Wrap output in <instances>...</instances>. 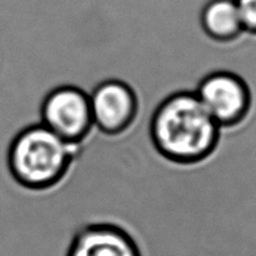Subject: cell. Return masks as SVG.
<instances>
[{"mask_svg": "<svg viewBox=\"0 0 256 256\" xmlns=\"http://www.w3.org/2000/svg\"><path fill=\"white\" fill-rule=\"evenodd\" d=\"M152 148L176 166H198L216 152L222 129L208 114L194 90H178L159 102L150 118Z\"/></svg>", "mask_w": 256, "mask_h": 256, "instance_id": "cell-1", "label": "cell"}, {"mask_svg": "<svg viewBox=\"0 0 256 256\" xmlns=\"http://www.w3.org/2000/svg\"><path fill=\"white\" fill-rule=\"evenodd\" d=\"M82 149L68 144L42 122L20 129L10 142L6 166L12 179L24 190H54L68 178Z\"/></svg>", "mask_w": 256, "mask_h": 256, "instance_id": "cell-2", "label": "cell"}, {"mask_svg": "<svg viewBox=\"0 0 256 256\" xmlns=\"http://www.w3.org/2000/svg\"><path fill=\"white\" fill-rule=\"evenodd\" d=\"M40 122L68 144L82 150L95 132L89 92L72 84L52 88L42 98Z\"/></svg>", "mask_w": 256, "mask_h": 256, "instance_id": "cell-3", "label": "cell"}, {"mask_svg": "<svg viewBox=\"0 0 256 256\" xmlns=\"http://www.w3.org/2000/svg\"><path fill=\"white\" fill-rule=\"evenodd\" d=\"M195 94L220 129L238 126L246 119L252 108V92L235 72L216 70L205 75Z\"/></svg>", "mask_w": 256, "mask_h": 256, "instance_id": "cell-4", "label": "cell"}, {"mask_svg": "<svg viewBox=\"0 0 256 256\" xmlns=\"http://www.w3.org/2000/svg\"><path fill=\"white\" fill-rule=\"evenodd\" d=\"M94 128L108 138L129 132L138 122L140 100L136 90L122 79H105L89 92Z\"/></svg>", "mask_w": 256, "mask_h": 256, "instance_id": "cell-5", "label": "cell"}, {"mask_svg": "<svg viewBox=\"0 0 256 256\" xmlns=\"http://www.w3.org/2000/svg\"><path fill=\"white\" fill-rule=\"evenodd\" d=\"M65 256H144L134 235L112 222L82 225L72 234Z\"/></svg>", "mask_w": 256, "mask_h": 256, "instance_id": "cell-6", "label": "cell"}, {"mask_svg": "<svg viewBox=\"0 0 256 256\" xmlns=\"http://www.w3.org/2000/svg\"><path fill=\"white\" fill-rule=\"evenodd\" d=\"M199 22L202 32L219 44L235 42L245 32L236 0H209L200 12Z\"/></svg>", "mask_w": 256, "mask_h": 256, "instance_id": "cell-7", "label": "cell"}, {"mask_svg": "<svg viewBox=\"0 0 256 256\" xmlns=\"http://www.w3.org/2000/svg\"><path fill=\"white\" fill-rule=\"evenodd\" d=\"M244 32L256 34V0H236Z\"/></svg>", "mask_w": 256, "mask_h": 256, "instance_id": "cell-8", "label": "cell"}]
</instances>
